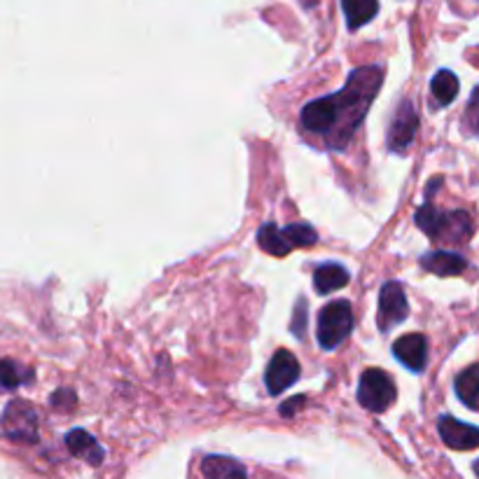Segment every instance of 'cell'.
Instances as JSON below:
<instances>
[{
	"label": "cell",
	"instance_id": "cell-14",
	"mask_svg": "<svg viewBox=\"0 0 479 479\" xmlns=\"http://www.w3.org/2000/svg\"><path fill=\"white\" fill-rule=\"evenodd\" d=\"M257 245L274 257H286L292 251V244L288 239L286 229H279L274 223H267L260 227V232H257Z\"/></svg>",
	"mask_w": 479,
	"mask_h": 479
},
{
	"label": "cell",
	"instance_id": "cell-18",
	"mask_svg": "<svg viewBox=\"0 0 479 479\" xmlns=\"http://www.w3.org/2000/svg\"><path fill=\"white\" fill-rule=\"evenodd\" d=\"M433 97L439 106H449L458 97V78L451 70H438V75L430 82Z\"/></svg>",
	"mask_w": 479,
	"mask_h": 479
},
{
	"label": "cell",
	"instance_id": "cell-24",
	"mask_svg": "<svg viewBox=\"0 0 479 479\" xmlns=\"http://www.w3.org/2000/svg\"><path fill=\"white\" fill-rule=\"evenodd\" d=\"M51 405L59 407V410H63V411H69L70 407L75 405V393L70 391V388H61V391L51 398Z\"/></svg>",
	"mask_w": 479,
	"mask_h": 479
},
{
	"label": "cell",
	"instance_id": "cell-26",
	"mask_svg": "<svg viewBox=\"0 0 479 479\" xmlns=\"http://www.w3.org/2000/svg\"><path fill=\"white\" fill-rule=\"evenodd\" d=\"M474 474L479 477V461H474Z\"/></svg>",
	"mask_w": 479,
	"mask_h": 479
},
{
	"label": "cell",
	"instance_id": "cell-21",
	"mask_svg": "<svg viewBox=\"0 0 479 479\" xmlns=\"http://www.w3.org/2000/svg\"><path fill=\"white\" fill-rule=\"evenodd\" d=\"M439 220H442V213H439L438 208H435V206L430 204V201H428V204H423L421 208L417 211L419 229H421V232H426L428 236H433V239H435V235H438Z\"/></svg>",
	"mask_w": 479,
	"mask_h": 479
},
{
	"label": "cell",
	"instance_id": "cell-20",
	"mask_svg": "<svg viewBox=\"0 0 479 479\" xmlns=\"http://www.w3.org/2000/svg\"><path fill=\"white\" fill-rule=\"evenodd\" d=\"M286 235L290 239L292 248H307V245H314L318 241L316 229L307 223H292L286 227Z\"/></svg>",
	"mask_w": 479,
	"mask_h": 479
},
{
	"label": "cell",
	"instance_id": "cell-12",
	"mask_svg": "<svg viewBox=\"0 0 479 479\" xmlns=\"http://www.w3.org/2000/svg\"><path fill=\"white\" fill-rule=\"evenodd\" d=\"M66 447L73 456L82 458V461L98 465L103 461V449L97 442V438L87 433V430H73V433L66 435Z\"/></svg>",
	"mask_w": 479,
	"mask_h": 479
},
{
	"label": "cell",
	"instance_id": "cell-25",
	"mask_svg": "<svg viewBox=\"0 0 479 479\" xmlns=\"http://www.w3.org/2000/svg\"><path fill=\"white\" fill-rule=\"evenodd\" d=\"M304 402H307V398H302V395H299V398L288 400V402H283V405H281V414H283V417H292L295 411H299V407H302Z\"/></svg>",
	"mask_w": 479,
	"mask_h": 479
},
{
	"label": "cell",
	"instance_id": "cell-15",
	"mask_svg": "<svg viewBox=\"0 0 479 479\" xmlns=\"http://www.w3.org/2000/svg\"><path fill=\"white\" fill-rule=\"evenodd\" d=\"M348 283V272L336 263H326L320 264L314 272V288L320 295H327V292H335L339 288H344Z\"/></svg>",
	"mask_w": 479,
	"mask_h": 479
},
{
	"label": "cell",
	"instance_id": "cell-1",
	"mask_svg": "<svg viewBox=\"0 0 479 479\" xmlns=\"http://www.w3.org/2000/svg\"><path fill=\"white\" fill-rule=\"evenodd\" d=\"M382 82L383 70L377 69V66H367V69L354 70V75L348 78L342 92L332 94L336 110V126L332 136L327 138L330 148H346L348 138L354 136L355 126L365 117L367 108H370V103L377 97Z\"/></svg>",
	"mask_w": 479,
	"mask_h": 479
},
{
	"label": "cell",
	"instance_id": "cell-16",
	"mask_svg": "<svg viewBox=\"0 0 479 479\" xmlns=\"http://www.w3.org/2000/svg\"><path fill=\"white\" fill-rule=\"evenodd\" d=\"M342 10L344 17H346L348 29L355 31L377 17L379 0H342Z\"/></svg>",
	"mask_w": 479,
	"mask_h": 479
},
{
	"label": "cell",
	"instance_id": "cell-10",
	"mask_svg": "<svg viewBox=\"0 0 479 479\" xmlns=\"http://www.w3.org/2000/svg\"><path fill=\"white\" fill-rule=\"evenodd\" d=\"M470 235H473V223H470L468 213L451 211L442 213L435 239H447L449 244H465L470 239Z\"/></svg>",
	"mask_w": 479,
	"mask_h": 479
},
{
	"label": "cell",
	"instance_id": "cell-4",
	"mask_svg": "<svg viewBox=\"0 0 479 479\" xmlns=\"http://www.w3.org/2000/svg\"><path fill=\"white\" fill-rule=\"evenodd\" d=\"M3 430L14 439H26V442H35L38 439V414L33 407L23 400H12L10 405L3 411V421H0Z\"/></svg>",
	"mask_w": 479,
	"mask_h": 479
},
{
	"label": "cell",
	"instance_id": "cell-11",
	"mask_svg": "<svg viewBox=\"0 0 479 479\" xmlns=\"http://www.w3.org/2000/svg\"><path fill=\"white\" fill-rule=\"evenodd\" d=\"M421 267L428 269L430 274H438V276H458L465 272L468 263H465V257H461L458 253L438 251V253H430V255H423Z\"/></svg>",
	"mask_w": 479,
	"mask_h": 479
},
{
	"label": "cell",
	"instance_id": "cell-2",
	"mask_svg": "<svg viewBox=\"0 0 479 479\" xmlns=\"http://www.w3.org/2000/svg\"><path fill=\"white\" fill-rule=\"evenodd\" d=\"M354 330V311L351 304L339 299V302H330L318 316V344L326 351H332L346 339Z\"/></svg>",
	"mask_w": 479,
	"mask_h": 479
},
{
	"label": "cell",
	"instance_id": "cell-8",
	"mask_svg": "<svg viewBox=\"0 0 479 479\" xmlns=\"http://www.w3.org/2000/svg\"><path fill=\"white\" fill-rule=\"evenodd\" d=\"M438 428L439 438L445 439V445L451 449L470 451L479 447V428H474L470 423H463L447 414V417H439Z\"/></svg>",
	"mask_w": 479,
	"mask_h": 479
},
{
	"label": "cell",
	"instance_id": "cell-9",
	"mask_svg": "<svg viewBox=\"0 0 479 479\" xmlns=\"http://www.w3.org/2000/svg\"><path fill=\"white\" fill-rule=\"evenodd\" d=\"M393 355L411 372H423L426 363H428V342L426 336L414 332V335H405L395 339Z\"/></svg>",
	"mask_w": 479,
	"mask_h": 479
},
{
	"label": "cell",
	"instance_id": "cell-19",
	"mask_svg": "<svg viewBox=\"0 0 479 479\" xmlns=\"http://www.w3.org/2000/svg\"><path fill=\"white\" fill-rule=\"evenodd\" d=\"M31 370H23L14 360H0V388L12 391V388L22 386V383L31 382Z\"/></svg>",
	"mask_w": 479,
	"mask_h": 479
},
{
	"label": "cell",
	"instance_id": "cell-7",
	"mask_svg": "<svg viewBox=\"0 0 479 479\" xmlns=\"http://www.w3.org/2000/svg\"><path fill=\"white\" fill-rule=\"evenodd\" d=\"M297 379H299V363H297L295 355H292L288 348L276 351L274 358H272V363H269L267 367V374H264L269 393L272 395L283 393V391L290 388Z\"/></svg>",
	"mask_w": 479,
	"mask_h": 479
},
{
	"label": "cell",
	"instance_id": "cell-6",
	"mask_svg": "<svg viewBox=\"0 0 479 479\" xmlns=\"http://www.w3.org/2000/svg\"><path fill=\"white\" fill-rule=\"evenodd\" d=\"M407 316H410V304H407L405 290L400 283L391 281L379 295V327L383 332L391 330L393 326H400Z\"/></svg>",
	"mask_w": 479,
	"mask_h": 479
},
{
	"label": "cell",
	"instance_id": "cell-22",
	"mask_svg": "<svg viewBox=\"0 0 479 479\" xmlns=\"http://www.w3.org/2000/svg\"><path fill=\"white\" fill-rule=\"evenodd\" d=\"M290 332L295 336H299L302 339L304 332H307V299H299L295 307V316H292V323H290Z\"/></svg>",
	"mask_w": 479,
	"mask_h": 479
},
{
	"label": "cell",
	"instance_id": "cell-5",
	"mask_svg": "<svg viewBox=\"0 0 479 479\" xmlns=\"http://www.w3.org/2000/svg\"><path fill=\"white\" fill-rule=\"evenodd\" d=\"M417 129L419 117L414 106L410 101H400L393 122H391V129H388V148L398 154H405L414 136H417Z\"/></svg>",
	"mask_w": 479,
	"mask_h": 479
},
{
	"label": "cell",
	"instance_id": "cell-17",
	"mask_svg": "<svg viewBox=\"0 0 479 479\" xmlns=\"http://www.w3.org/2000/svg\"><path fill=\"white\" fill-rule=\"evenodd\" d=\"M456 386V395L463 405L470 410L479 407V365H470L461 372L454 382Z\"/></svg>",
	"mask_w": 479,
	"mask_h": 479
},
{
	"label": "cell",
	"instance_id": "cell-3",
	"mask_svg": "<svg viewBox=\"0 0 479 479\" xmlns=\"http://www.w3.org/2000/svg\"><path fill=\"white\" fill-rule=\"evenodd\" d=\"M358 400L360 405L370 411H383L395 400V383L386 372L379 367L363 372L358 383Z\"/></svg>",
	"mask_w": 479,
	"mask_h": 479
},
{
	"label": "cell",
	"instance_id": "cell-23",
	"mask_svg": "<svg viewBox=\"0 0 479 479\" xmlns=\"http://www.w3.org/2000/svg\"><path fill=\"white\" fill-rule=\"evenodd\" d=\"M465 124H468V129L474 136H479V87L470 97L468 110H465Z\"/></svg>",
	"mask_w": 479,
	"mask_h": 479
},
{
	"label": "cell",
	"instance_id": "cell-13",
	"mask_svg": "<svg viewBox=\"0 0 479 479\" xmlns=\"http://www.w3.org/2000/svg\"><path fill=\"white\" fill-rule=\"evenodd\" d=\"M204 479H245V468L236 458L229 456H206L201 461Z\"/></svg>",
	"mask_w": 479,
	"mask_h": 479
}]
</instances>
